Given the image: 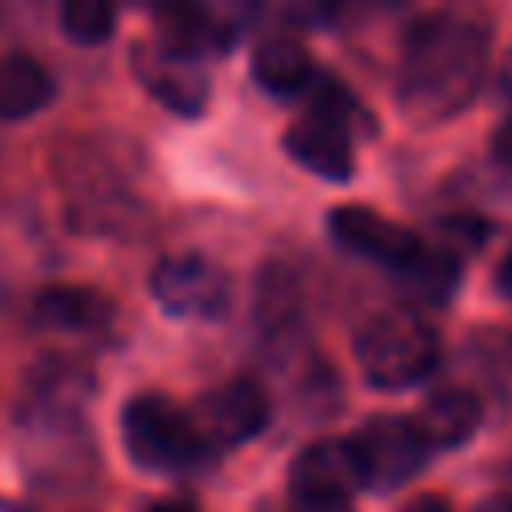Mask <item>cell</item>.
<instances>
[{"mask_svg": "<svg viewBox=\"0 0 512 512\" xmlns=\"http://www.w3.org/2000/svg\"><path fill=\"white\" fill-rule=\"evenodd\" d=\"M32 312L40 324L60 332H96L112 320V300L84 284H52L36 292Z\"/></svg>", "mask_w": 512, "mask_h": 512, "instance_id": "14", "label": "cell"}, {"mask_svg": "<svg viewBox=\"0 0 512 512\" xmlns=\"http://www.w3.org/2000/svg\"><path fill=\"white\" fill-rule=\"evenodd\" d=\"M488 72V24L472 12L424 16L400 56V104L420 124H440L472 104Z\"/></svg>", "mask_w": 512, "mask_h": 512, "instance_id": "1", "label": "cell"}, {"mask_svg": "<svg viewBox=\"0 0 512 512\" xmlns=\"http://www.w3.org/2000/svg\"><path fill=\"white\" fill-rule=\"evenodd\" d=\"M360 488L348 440H316L288 468L292 504H348Z\"/></svg>", "mask_w": 512, "mask_h": 512, "instance_id": "10", "label": "cell"}, {"mask_svg": "<svg viewBox=\"0 0 512 512\" xmlns=\"http://www.w3.org/2000/svg\"><path fill=\"white\" fill-rule=\"evenodd\" d=\"M492 160H496L504 172H512V116H504V120L496 124V132H492Z\"/></svg>", "mask_w": 512, "mask_h": 512, "instance_id": "18", "label": "cell"}, {"mask_svg": "<svg viewBox=\"0 0 512 512\" xmlns=\"http://www.w3.org/2000/svg\"><path fill=\"white\" fill-rule=\"evenodd\" d=\"M164 44L188 52V56H208V52H220L228 48L232 40V28L224 20H216L212 12H200V8H180V12H160V36Z\"/></svg>", "mask_w": 512, "mask_h": 512, "instance_id": "16", "label": "cell"}, {"mask_svg": "<svg viewBox=\"0 0 512 512\" xmlns=\"http://www.w3.org/2000/svg\"><path fill=\"white\" fill-rule=\"evenodd\" d=\"M60 24H64L68 40H76V44H100V40L112 36L116 8H108L100 0H68L60 8Z\"/></svg>", "mask_w": 512, "mask_h": 512, "instance_id": "17", "label": "cell"}, {"mask_svg": "<svg viewBox=\"0 0 512 512\" xmlns=\"http://www.w3.org/2000/svg\"><path fill=\"white\" fill-rule=\"evenodd\" d=\"M284 152L324 180H348L352 176V136L348 120L328 108H312L308 116L292 120L284 132Z\"/></svg>", "mask_w": 512, "mask_h": 512, "instance_id": "11", "label": "cell"}, {"mask_svg": "<svg viewBox=\"0 0 512 512\" xmlns=\"http://www.w3.org/2000/svg\"><path fill=\"white\" fill-rule=\"evenodd\" d=\"M120 440L132 464L148 472H184L208 456L196 420L160 392H140L120 412Z\"/></svg>", "mask_w": 512, "mask_h": 512, "instance_id": "3", "label": "cell"}, {"mask_svg": "<svg viewBox=\"0 0 512 512\" xmlns=\"http://www.w3.org/2000/svg\"><path fill=\"white\" fill-rule=\"evenodd\" d=\"M92 392V376L84 364L72 360H44L28 384H24V400H20V424L36 436H60L64 428H76L84 416V400Z\"/></svg>", "mask_w": 512, "mask_h": 512, "instance_id": "7", "label": "cell"}, {"mask_svg": "<svg viewBox=\"0 0 512 512\" xmlns=\"http://www.w3.org/2000/svg\"><path fill=\"white\" fill-rule=\"evenodd\" d=\"M0 512H16V508H12V504H4V500H0Z\"/></svg>", "mask_w": 512, "mask_h": 512, "instance_id": "24", "label": "cell"}, {"mask_svg": "<svg viewBox=\"0 0 512 512\" xmlns=\"http://www.w3.org/2000/svg\"><path fill=\"white\" fill-rule=\"evenodd\" d=\"M292 512H352V504H292Z\"/></svg>", "mask_w": 512, "mask_h": 512, "instance_id": "22", "label": "cell"}, {"mask_svg": "<svg viewBox=\"0 0 512 512\" xmlns=\"http://www.w3.org/2000/svg\"><path fill=\"white\" fill-rule=\"evenodd\" d=\"M144 512H196V508L184 504V500H156V504H148Z\"/></svg>", "mask_w": 512, "mask_h": 512, "instance_id": "21", "label": "cell"}, {"mask_svg": "<svg viewBox=\"0 0 512 512\" xmlns=\"http://www.w3.org/2000/svg\"><path fill=\"white\" fill-rule=\"evenodd\" d=\"M52 100V80L28 52H0V120H24Z\"/></svg>", "mask_w": 512, "mask_h": 512, "instance_id": "15", "label": "cell"}, {"mask_svg": "<svg viewBox=\"0 0 512 512\" xmlns=\"http://www.w3.org/2000/svg\"><path fill=\"white\" fill-rule=\"evenodd\" d=\"M328 232L348 252H356L364 260H376V264H384L392 272H404V276H416L432 256L412 228H404V224H396V220H388V216H380L376 208H364V204L332 208L328 212Z\"/></svg>", "mask_w": 512, "mask_h": 512, "instance_id": "6", "label": "cell"}, {"mask_svg": "<svg viewBox=\"0 0 512 512\" xmlns=\"http://www.w3.org/2000/svg\"><path fill=\"white\" fill-rule=\"evenodd\" d=\"M152 300L176 320H220L232 308V276L204 252H172L148 272Z\"/></svg>", "mask_w": 512, "mask_h": 512, "instance_id": "4", "label": "cell"}, {"mask_svg": "<svg viewBox=\"0 0 512 512\" xmlns=\"http://www.w3.org/2000/svg\"><path fill=\"white\" fill-rule=\"evenodd\" d=\"M356 360L372 388L400 392V388L420 384L436 368L440 340L416 312L384 308L368 316V324L356 332Z\"/></svg>", "mask_w": 512, "mask_h": 512, "instance_id": "2", "label": "cell"}, {"mask_svg": "<svg viewBox=\"0 0 512 512\" xmlns=\"http://www.w3.org/2000/svg\"><path fill=\"white\" fill-rule=\"evenodd\" d=\"M268 416H272L268 392L256 380L240 376V380H228L216 392H208L200 400V416H192V420H196L204 444L228 448V444H244V440L260 436Z\"/></svg>", "mask_w": 512, "mask_h": 512, "instance_id": "9", "label": "cell"}, {"mask_svg": "<svg viewBox=\"0 0 512 512\" xmlns=\"http://www.w3.org/2000/svg\"><path fill=\"white\" fill-rule=\"evenodd\" d=\"M132 68L136 80L172 112L180 116H196L208 104V72L200 64V56H188L164 40H148L132 52Z\"/></svg>", "mask_w": 512, "mask_h": 512, "instance_id": "8", "label": "cell"}, {"mask_svg": "<svg viewBox=\"0 0 512 512\" xmlns=\"http://www.w3.org/2000/svg\"><path fill=\"white\" fill-rule=\"evenodd\" d=\"M404 512H452V504L444 496H416Z\"/></svg>", "mask_w": 512, "mask_h": 512, "instance_id": "19", "label": "cell"}, {"mask_svg": "<svg viewBox=\"0 0 512 512\" xmlns=\"http://www.w3.org/2000/svg\"><path fill=\"white\" fill-rule=\"evenodd\" d=\"M480 512H512V496H496V500H484Z\"/></svg>", "mask_w": 512, "mask_h": 512, "instance_id": "23", "label": "cell"}, {"mask_svg": "<svg viewBox=\"0 0 512 512\" xmlns=\"http://www.w3.org/2000/svg\"><path fill=\"white\" fill-rule=\"evenodd\" d=\"M252 76L272 96H308L316 88V64L292 36H268L252 52Z\"/></svg>", "mask_w": 512, "mask_h": 512, "instance_id": "13", "label": "cell"}, {"mask_svg": "<svg viewBox=\"0 0 512 512\" xmlns=\"http://www.w3.org/2000/svg\"><path fill=\"white\" fill-rule=\"evenodd\" d=\"M348 452L356 460L360 488H372V492H388L412 480L428 460V444L420 440L416 424L400 416H376L364 428H356L348 436Z\"/></svg>", "mask_w": 512, "mask_h": 512, "instance_id": "5", "label": "cell"}, {"mask_svg": "<svg viewBox=\"0 0 512 512\" xmlns=\"http://www.w3.org/2000/svg\"><path fill=\"white\" fill-rule=\"evenodd\" d=\"M480 420H484L480 396L468 392V388H440L412 416V424H416L420 440L428 444V452H436V448H460L464 440L476 436Z\"/></svg>", "mask_w": 512, "mask_h": 512, "instance_id": "12", "label": "cell"}, {"mask_svg": "<svg viewBox=\"0 0 512 512\" xmlns=\"http://www.w3.org/2000/svg\"><path fill=\"white\" fill-rule=\"evenodd\" d=\"M496 288L504 292V296H512V252L504 256V264L496 268Z\"/></svg>", "mask_w": 512, "mask_h": 512, "instance_id": "20", "label": "cell"}]
</instances>
